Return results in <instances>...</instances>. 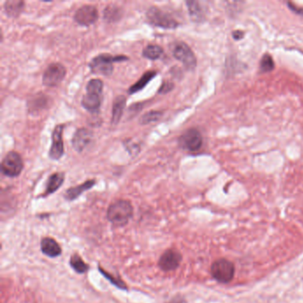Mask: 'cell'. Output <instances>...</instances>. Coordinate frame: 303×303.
<instances>
[{
  "instance_id": "8992f818",
  "label": "cell",
  "mask_w": 303,
  "mask_h": 303,
  "mask_svg": "<svg viewBox=\"0 0 303 303\" xmlns=\"http://www.w3.org/2000/svg\"><path fill=\"white\" fill-rule=\"evenodd\" d=\"M66 68L59 62H53L47 66L42 77V83L48 88H54L60 84L66 76Z\"/></svg>"
},
{
  "instance_id": "8fae6325",
  "label": "cell",
  "mask_w": 303,
  "mask_h": 303,
  "mask_svg": "<svg viewBox=\"0 0 303 303\" xmlns=\"http://www.w3.org/2000/svg\"><path fill=\"white\" fill-rule=\"evenodd\" d=\"M64 124H57L52 133V145L48 156L53 160H59L64 154V146L62 141V132Z\"/></svg>"
},
{
  "instance_id": "83f0119b",
  "label": "cell",
  "mask_w": 303,
  "mask_h": 303,
  "mask_svg": "<svg viewBox=\"0 0 303 303\" xmlns=\"http://www.w3.org/2000/svg\"><path fill=\"white\" fill-rule=\"evenodd\" d=\"M99 271H101V274L104 275L106 278H108V279H109V280H110V282L112 283V284H114V285H115L117 287H119L120 289H126V285L124 284L123 281L120 280V279H117L116 277H113V275H110L109 272L103 271V270H102L101 268H99Z\"/></svg>"
},
{
  "instance_id": "cb8c5ba5",
  "label": "cell",
  "mask_w": 303,
  "mask_h": 303,
  "mask_svg": "<svg viewBox=\"0 0 303 303\" xmlns=\"http://www.w3.org/2000/svg\"><path fill=\"white\" fill-rule=\"evenodd\" d=\"M188 6V13L193 21L199 22L203 19V11L201 6L196 1H187L186 2Z\"/></svg>"
},
{
  "instance_id": "9a60e30c",
  "label": "cell",
  "mask_w": 303,
  "mask_h": 303,
  "mask_svg": "<svg viewBox=\"0 0 303 303\" xmlns=\"http://www.w3.org/2000/svg\"><path fill=\"white\" fill-rule=\"evenodd\" d=\"M65 179L64 173L57 172L49 176V178L46 182V190L43 195V197H47L49 195L54 194L61 187Z\"/></svg>"
},
{
  "instance_id": "7402d4cb",
  "label": "cell",
  "mask_w": 303,
  "mask_h": 303,
  "mask_svg": "<svg viewBox=\"0 0 303 303\" xmlns=\"http://www.w3.org/2000/svg\"><path fill=\"white\" fill-rule=\"evenodd\" d=\"M70 267L78 274H85L89 270V265L83 261L82 258L78 253H75L69 260Z\"/></svg>"
},
{
  "instance_id": "603a6c76",
  "label": "cell",
  "mask_w": 303,
  "mask_h": 303,
  "mask_svg": "<svg viewBox=\"0 0 303 303\" xmlns=\"http://www.w3.org/2000/svg\"><path fill=\"white\" fill-rule=\"evenodd\" d=\"M48 99L44 94L43 95H37L33 99H30V101H28V110H30V112H36L38 110H41L47 107Z\"/></svg>"
},
{
  "instance_id": "44dd1931",
  "label": "cell",
  "mask_w": 303,
  "mask_h": 303,
  "mask_svg": "<svg viewBox=\"0 0 303 303\" xmlns=\"http://www.w3.org/2000/svg\"><path fill=\"white\" fill-rule=\"evenodd\" d=\"M121 16H122L121 9L117 5H108L103 11V19L108 23L118 22L120 21Z\"/></svg>"
},
{
  "instance_id": "30bf717a",
  "label": "cell",
  "mask_w": 303,
  "mask_h": 303,
  "mask_svg": "<svg viewBox=\"0 0 303 303\" xmlns=\"http://www.w3.org/2000/svg\"><path fill=\"white\" fill-rule=\"evenodd\" d=\"M182 261V255L179 251L175 249H167L159 258L158 267L165 272L174 271L179 268Z\"/></svg>"
},
{
  "instance_id": "52a82bcc",
  "label": "cell",
  "mask_w": 303,
  "mask_h": 303,
  "mask_svg": "<svg viewBox=\"0 0 303 303\" xmlns=\"http://www.w3.org/2000/svg\"><path fill=\"white\" fill-rule=\"evenodd\" d=\"M173 55L176 60L182 62L184 67L193 70L197 66V58L191 48L184 42H177L173 48Z\"/></svg>"
},
{
  "instance_id": "e0dca14e",
  "label": "cell",
  "mask_w": 303,
  "mask_h": 303,
  "mask_svg": "<svg viewBox=\"0 0 303 303\" xmlns=\"http://www.w3.org/2000/svg\"><path fill=\"white\" fill-rule=\"evenodd\" d=\"M126 105V97L124 95H119L115 98L112 107V115H111V124H118L124 113V108Z\"/></svg>"
},
{
  "instance_id": "6da1fadb",
  "label": "cell",
  "mask_w": 303,
  "mask_h": 303,
  "mask_svg": "<svg viewBox=\"0 0 303 303\" xmlns=\"http://www.w3.org/2000/svg\"><path fill=\"white\" fill-rule=\"evenodd\" d=\"M133 215V205L124 199L112 203L107 210V219L116 227H123L128 224Z\"/></svg>"
},
{
  "instance_id": "4fadbf2b",
  "label": "cell",
  "mask_w": 303,
  "mask_h": 303,
  "mask_svg": "<svg viewBox=\"0 0 303 303\" xmlns=\"http://www.w3.org/2000/svg\"><path fill=\"white\" fill-rule=\"evenodd\" d=\"M42 253L50 258H56L61 254V247L60 244L52 238H44L40 242Z\"/></svg>"
},
{
  "instance_id": "7c38bea8",
  "label": "cell",
  "mask_w": 303,
  "mask_h": 303,
  "mask_svg": "<svg viewBox=\"0 0 303 303\" xmlns=\"http://www.w3.org/2000/svg\"><path fill=\"white\" fill-rule=\"evenodd\" d=\"M92 140V133L88 128H79L74 133L71 140L72 147L77 152H82L88 147Z\"/></svg>"
},
{
  "instance_id": "f1b7e54d",
  "label": "cell",
  "mask_w": 303,
  "mask_h": 303,
  "mask_svg": "<svg viewBox=\"0 0 303 303\" xmlns=\"http://www.w3.org/2000/svg\"><path fill=\"white\" fill-rule=\"evenodd\" d=\"M174 88H175V86H174L173 83L165 81L161 85L160 88L158 90V93H167V92H171L174 89Z\"/></svg>"
},
{
  "instance_id": "5b68a950",
  "label": "cell",
  "mask_w": 303,
  "mask_h": 303,
  "mask_svg": "<svg viewBox=\"0 0 303 303\" xmlns=\"http://www.w3.org/2000/svg\"><path fill=\"white\" fill-rule=\"evenodd\" d=\"M23 167V158L16 152H8L1 163L2 173L10 178H14L21 175Z\"/></svg>"
},
{
  "instance_id": "7a4b0ae2",
  "label": "cell",
  "mask_w": 303,
  "mask_h": 303,
  "mask_svg": "<svg viewBox=\"0 0 303 303\" xmlns=\"http://www.w3.org/2000/svg\"><path fill=\"white\" fill-rule=\"evenodd\" d=\"M129 58L125 55H111L109 54H101L97 55L89 63V68L92 73L99 74L102 76H110L113 73L114 62L125 61Z\"/></svg>"
},
{
  "instance_id": "ac0fdd59",
  "label": "cell",
  "mask_w": 303,
  "mask_h": 303,
  "mask_svg": "<svg viewBox=\"0 0 303 303\" xmlns=\"http://www.w3.org/2000/svg\"><path fill=\"white\" fill-rule=\"evenodd\" d=\"M25 6V2L23 0H8L4 4L5 14L12 18L18 17L23 13Z\"/></svg>"
},
{
  "instance_id": "484cf974",
  "label": "cell",
  "mask_w": 303,
  "mask_h": 303,
  "mask_svg": "<svg viewBox=\"0 0 303 303\" xmlns=\"http://www.w3.org/2000/svg\"><path fill=\"white\" fill-rule=\"evenodd\" d=\"M103 91V82L101 79H91L87 85V92L101 95Z\"/></svg>"
},
{
  "instance_id": "277c9868",
  "label": "cell",
  "mask_w": 303,
  "mask_h": 303,
  "mask_svg": "<svg viewBox=\"0 0 303 303\" xmlns=\"http://www.w3.org/2000/svg\"><path fill=\"white\" fill-rule=\"evenodd\" d=\"M211 274L217 282L229 284L234 277V264L226 259H219L212 264Z\"/></svg>"
},
{
  "instance_id": "ffe728a7",
  "label": "cell",
  "mask_w": 303,
  "mask_h": 303,
  "mask_svg": "<svg viewBox=\"0 0 303 303\" xmlns=\"http://www.w3.org/2000/svg\"><path fill=\"white\" fill-rule=\"evenodd\" d=\"M163 55H164L163 48L160 46L154 44L148 45L143 51V57L151 61L158 60Z\"/></svg>"
},
{
  "instance_id": "5bb4252c",
  "label": "cell",
  "mask_w": 303,
  "mask_h": 303,
  "mask_svg": "<svg viewBox=\"0 0 303 303\" xmlns=\"http://www.w3.org/2000/svg\"><path fill=\"white\" fill-rule=\"evenodd\" d=\"M95 183H96L95 180H88V181L83 182L80 185L68 188L66 190V192H65V199L68 200V201H73L75 199H77L85 191L92 188L95 185Z\"/></svg>"
},
{
  "instance_id": "4316f807",
  "label": "cell",
  "mask_w": 303,
  "mask_h": 303,
  "mask_svg": "<svg viewBox=\"0 0 303 303\" xmlns=\"http://www.w3.org/2000/svg\"><path fill=\"white\" fill-rule=\"evenodd\" d=\"M275 68L274 61L270 55H265L261 61V70L263 72H270Z\"/></svg>"
},
{
  "instance_id": "3957f363",
  "label": "cell",
  "mask_w": 303,
  "mask_h": 303,
  "mask_svg": "<svg viewBox=\"0 0 303 303\" xmlns=\"http://www.w3.org/2000/svg\"><path fill=\"white\" fill-rule=\"evenodd\" d=\"M146 18L152 26L165 30H174L180 25L172 15L165 13V11L157 6H152L147 10Z\"/></svg>"
},
{
  "instance_id": "2e32d148",
  "label": "cell",
  "mask_w": 303,
  "mask_h": 303,
  "mask_svg": "<svg viewBox=\"0 0 303 303\" xmlns=\"http://www.w3.org/2000/svg\"><path fill=\"white\" fill-rule=\"evenodd\" d=\"M101 101H102L101 95L87 92V94L83 96L81 104L89 112L95 113L98 112L101 108Z\"/></svg>"
},
{
  "instance_id": "9c48e42d",
  "label": "cell",
  "mask_w": 303,
  "mask_h": 303,
  "mask_svg": "<svg viewBox=\"0 0 303 303\" xmlns=\"http://www.w3.org/2000/svg\"><path fill=\"white\" fill-rule=\"evenodd\" d=\"M99 19L98 10L94 5H83L74 14V20L80 26H90L96 23Z\"/></svg>"
},
{
  "instance_id": "ba28073f",
  "label": "cell",
  "mask_w": 303,
  "mask_h": 303,
  "mask_svg": "<svg viewBox=\"0 0 303 303\" xmlns=\"http://www.w3.org/2000/svg\"><path fill=\"white\" fill-rule=\"evenodd\" d=\"M181 147L185 151L196 152L199 151L203 145V138L199 131L195 128L188 129L180 137Z\"/></svg>"
},
{
  "instance_id": "d4e9b609",
  "label": "cell",
  "mask_w": 303,
  "mask_h": 303,
  "mask_svg": "<svg viewBox=\"0 0 303 303\" xmlns=\"http://www.w3.org/2000/svg\"><path fill=\"white\" fill-rule=\"evenodd\" d=\"M163 116L162 111H157V110H151L147 113H145L143 117H141L140 119V124H149L156 122L160 120Z\"/></svg>"
},
{
  "instance_id": "d6986e66",
  "label": "cell",
  "mask_w": 303,
  "mask_h": 303,
  "mask_svg": "<svg viewBox=\"0 0 303 303\" xmlns=\"http://www.w3.org/2000/svg\"><path fill=\"white\" fill-rule=\"evenodd\" d=\"M157 75V72L155 70H149L147 72L143 74L141 78L138 80L137 82L134 83L133 86L128 89L129 94H134L136 92H139L142 91L143 88L147 86L149 83L152 81L153 78L156 77Z\"/></svg>"
}]
</instances>
